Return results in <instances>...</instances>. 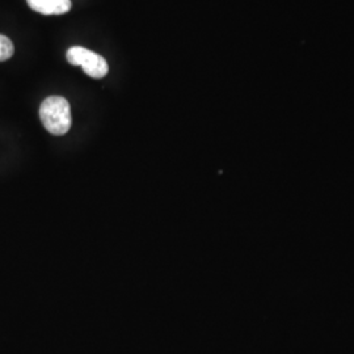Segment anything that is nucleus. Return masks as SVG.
Returning <instances> with one entry per match:
<instances>
[{"mask_svg": "<svg viewBox=\"0 0 354 354\" xmlns=\"http://www.w3.org/2000/svg\"><path fill=\"white\" fill-rule=\"evenodd\" d=\"M67 61L74 66H80L83 71L93 79H102L108 74L109 66L100 54L88 50L82 46H74L67 50Z\"/></svg>", "mask_w": 354, "mask_h": 354, "instance_id": "nucleus-2", "label": "nucleus"}, {"mask_svg": "<svg viewBox=\"0 0 354 354\" xmlns=\"http://www.w3.org/2000/svg\"><path fill=\"white\" fill-rule=\"evenodd\" d=\"M28 6L42 15H64L71 10L70 0H26Z\"/></svg>", "mask_w": 354, "mask_h": 354, "instance_id": "nucleus-3", "label": "nucleus"}, {"mask_svg": "<svg viewBox=\"0 0 354 354\" xmlns=\"http://www.w3.org/2000/svg\"><path fill=\"white\" fill-rule=\"evenodd\" d=\"M39 118L50 134L64 136L71 127L70 104L61 96H50L41 104Z\"/></svg>", "mask_w": 354, "mask_h": 354, "instance_id": "nucleus-1", "label": "nucleus"}, {"mask_svg": "<svg viewBox=\"0 0 354 354\" xmlns=\"http://www.w3.org/2000/svg\"><path fill=\"white\" fill-rule=\"evenodd\" d=\"M12 41L3 35H0V62H4L7 59H10L13 55Z\"/></svg>", "mask_w": 354, "mask_h": 354, "instance_id": "nucleus-4", "label": "nucleus"}]
</instances>
